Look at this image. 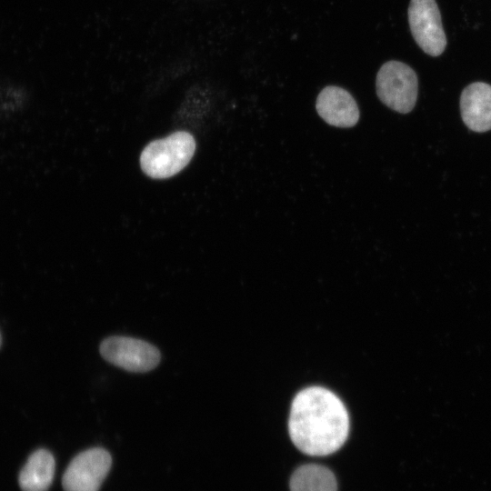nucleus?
I'll use <instances>...</instances> for the list:
<instances>
[{"label": "nucleus", "instance_id": "1a4fd4ad", "mask_svg": "<svg viewBox=\"0 0 491 491\" xmlns=\"http://www.w3.org/2000/svg\"><path fill=\"white\" fill-rule=\"evenodd\" d=\"M55 474V459L51 453L39 449L33 453L19 475L23 491H46Z\"/></svg>", "mask_w": 491, "mask_h": 491}, {"label": "nucleus", "instance_id": "f257e3e1", "mask_svg": "<svg viewBox=\"0 0 491 491\" xmlns=\"http://www.w3.org/2000/svg\"><path fill=\"white\" fill-rule=\"evenodd\" d=\"M288 430L293 443L303 453L327 456L339 449L347 438V411L333 392L310 386L295 396Z\"/></svg>", "mask_w": 491, "mask_h": 491}, {"label": "nucleus", "instance_id": "9d476101", "mask_svg": "<svg viewBox=\"0 0 491 491\" xmlns=\"http://www.w3.org/2000/svg\"><path fill=\"white\" fill-rule=\"evenodd\" d=\"M289 486L291 491H337L333 472L316 464L299 466L292 475Z\"/></svg>", "mask_w": 491, "mask_h": 491}, {"label": "nucleus", "instance_id": "9b49d317", "mask_svg": "<svg viewBox=\"0 0 491 491\" xmlns=\"http://www.w3.org/2000/svg\"><path fill=\"white\" fill-rule=\"evenodd\" d=\"M0 343H1V336H0Z\"/></svg>", "mask_w": 491, "mask_h": 491}, {"label": "nucleus", "instance_id": "423d86ee", "mask_svg": "<svg viewBox=\"0 0 491 491\" xmlns=\"http://www.w3.org/2000/svg\"><path fill=\"white\" fill-rule=\"evenodd\" d=\"M112 464L110 454L95 447L78 454L63 476L65 491H98Z\"/></svg>", "mask_w": 491, "mask_h": 491}, {"label": "nucleus", "instance_id": "6e6552de", "mask_svg": "<svg viewBox=\"0 0 491 491\" xmlns=\"http://www.w3.org/2000/svg\"><path fill=\"white\" fill-rule=\"evenodd\" d=\"M460 113L470 130H491V85L474 82L465 87L460 95Z\"/></svg>", "mask_w": 491, "mask_h": 491}, {"label": "nucleus", "instance_id": "0eeeda50", "mask_svg": "<svg viewBox=\"0 0 491 491\" xmlns=\"http://www.w3.org/2000/svg\"><path fill=\"white\" fill-rule=\"evenodd\" d=\"M316 109L328 125L347 128L359 120V109L352 95L336 85H327L318 94Z\"/></svg>", "mask_w": 491, "mask_h": 491}, {"label": "nucleus", "instance_id": "39448f33", "mask_svg": "<svg viewBox=\"0 0 491 491\" xmlns=\"http://www.w3.org/2000/svg\"><path fill=\"white\" fill-rule=\"evenodd\" d=\"M408 23L416 43L426 54L438 56L445 51L446 37L436 0H410Z\"/></svg>", "mask_w": 491, "mask_h": 491}, {"label": "nucleus", "instance_id": "7ed1b4c3", "mask_svg": "<svg viewBox=\"0 0 491 491\" xmlns=\"http://www.w3.org/2000/svg\"><path fill=\"white\" fill-rule=\"evenodd\" d=\"M376 89L384 105L400 114H407L414 109L417 100V75L408 65L390 60L379 68Z\"/></svg>", "mask_w": 491, "mask_h": 491}, {"label": "nucleus", "instance_id": "f03ea898", "mask_svg": "<svg viewBox=\"0 0 491 491\" xmlns=\"http://www.w3.org/2000/svg\"><path fill=\"white\" fill-rule=\"evenodd\" d=\"M195 149L192 135L175 132L145 146L140 156L142 170L153 178L173 176L189 163Z\"/></svg>", "mask_w": 491, "mask_h": 491}, {"label": "nucleus", "instance_id": "20e7f679", "mask_svg": "<svg viewBox=\"0 0 491 491\" xmlns=\"http://www.w3.org/2000/svg\"><path fill=\"white\" fill-rule=\"evenodd\" d=\"M100 354L107 362L129 372L144 373L160 362V352L153 345L140 339L115 336L100 345Z\"/></svg>", "mask_w": 491, "mask_h": 491}]
</instances>
